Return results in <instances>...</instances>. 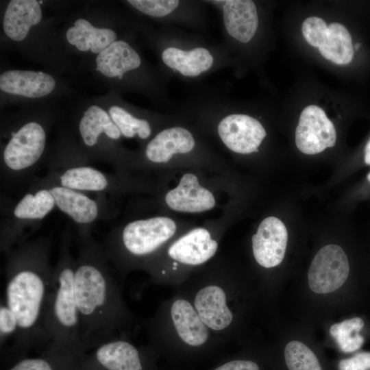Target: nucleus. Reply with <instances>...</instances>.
Here are the masks:
<instances>
[{
	"label": "nucleus",
	"mask_w": 370,
	"mask_h": 370,
	"mask_svg": "<svg viewBox=\"0 0 370 370\" xmlns=\"http://www.w3.org/2000/svg\"><path fill=\"white\" fill-rule=\"evenodd\" d=\"M167 206L175 211L199 212L212 208L215 204L213 195L198 182L193 173H186L178 186L166 195Z\"/></svg>",
	"instance_id": "nucleus-11"
},
{
	"label": "nucleus",
	"mask_w": 370,
	"mask_h": 370,
	"mask_svg": "<svg viewBox=\"0 0 370 370\" xmlns=\"http://www.w3.org/2000/svg\"><path fill=\"white\" fill-rule=\"evenodd\" d=\"M109 113L113 122L125 137L132 138L137 134L140 138L145 139L151 134V127L146 120L134 117L121 107H111Z\"/></svg>",
	"instance_id": "nucleus-28"
},
{
	"label": "nucleus",
	"mask_w": 370,
	"mask_h": 370,
	"mask_svg": "<svg viewBox=\"0 0 370 370\" xmlns=\"http://www.w3.org/2000/svg\"><path fill=\"white\" fill-rule=\"evenodd\" d=\"M365 325L363 319L356 317L333 324L330 333L338 349L343 353H352L360 349L365 339L360 334Z\"/></svg>",
	"instance_id": "nucleus-25"
},
{
	"label": "nucleus",
	"mask_w": 370,
	"mask_h": 370,
	"mask_svg": "<svg viewBox=\"0 0 370 370\" xmlns=\"http://www.w3.org/2000/svg\"><path fill=\"white\" fill-rule=\"evenodd\" d=\"M39 3H41V4H42V1H39Z\"/></svg>",
	"instance_id": "nucleus-38"
},
{
	"label": "nucleus",
	"mask_w": 370,
	"mask_h": 370,
	"mask_svg": "<svg viewBox=\"0 0 370 370\" xmlns=\"http://www.w3.org/2000/svg\"><path fill=\"white\" fill-rule=\"evenodd\" d=\"M53 273L42 264L12 265L8 271L4 302L18 321L12 343V351L17 354L45 343V310Z\"/></svg>",
	"instance_id": "nucleus-2"
},
{
	"label": "nucleus",
	"mask_w": 370,
	"mask_h": 370,
	"mask_svg": "<svg viewBox=\"0 0 370 370\" xmlns=\"http://www.w3.org/2000/svg\"><path fill=\"white\" fill-rule=\"evenodd\" d=\"M364 162L366 165L370 166V138L365 147Z\"/></svg>",
	"instance_id": "nucleus-35"
},
{
	"label": "nucleus",
	"mask_w": 370,
	"mask_h": 370,
	"mask_svg": "<svg viewBox=\"0 0 370 370\" xmlns=\"http://www.w3.org/2000/svg\"><path fill=\"white\" fill-rule=\"evenodd\" d=\"M77 360L74 370H143L139 350L130 342L112 338L92 347Z\"/></svg>",
	"instance_id": "nucleus-5"
},
{
	"label": "nucleus",
	"mask_w": 370,
	"mask_h": 370,
	"mask_svg": "<svg viewBox=\"0 0 370 370\" xmlns=\"http://www.w3.org/2000/svg\"><path fill=\"white\" fill-rule=\"evenodd\" d=\"M140 62V56L130 45L118 40L98 54L96 70L109 77L123 76L125 72L138 68Z\"/></svg>",
	"instance_id": "nucleus-19"
},
{
	"label": "nucleus",
	"mask_w": 370,
	"mask_h": 370,
	"mask_svg": "<svg viewBox=\"0 0 370 370\" xmlns=\"http://www.w3.org/2000/svg\"><path fill=\"white\" fill-rule=\"evenodd\" d=\"M56 85L54 79L42 72L12 70L0 75V88L3 92L37 98L49 94Z\"/></svg>",
	"instance_id": "nucleus-15"
},
{
	"label": "nucleus",
	"mask_w": 370,
	"mask_h": 370,
	"mask_svg": "<svg viewBox=\"0 0 370 370\" xmlns=\"http://www.w3.org/2000/svg\"><path fill=\"white\" fill-rule=\"evenodd\" d=\"M68 42L82 51L90 49L99 53L116 40L115 32L110 29L97 28L88 21L79 18L66 32Z\"/></svg>",
	"instance_id": "nucleus-22"
},
{
	"label": "nucleus",
	"mask_w": 370,
	"mask_h": 370,
	"mask_svg": "<svg viewBox=\"0 0 370 370\" xmlns=\"http://www.w3.org/2000/svg\"><path fill=\"white\" fill-rule=\"evenodd\" d=\"M139 11L154 17H163L172 12L180 3L177 0H130Z\"/></svg>",
	"instance_id": "nucleus-30"
},
{
	"label": "nucleus",
	"mask_w": 370,
	"mask_h": 370,
	"mask_svg": "<svg viewBox=\"0 0 370 370\" xmlns=\"http://www.w3.org/2000/svg\"><path fill=\"white\" fill-rule=\"evenodd\" d=\"M349 271V260L342 247L327 245L317 253L310 264L308 272L309 287L318 294L333 292L344 284Z\"/></svg>",
	"instance_id": "nucleus-4"
},
{
	"label": "nucleus",
	"mask_w": 370,
	"mask_h": 370,
	"mask_svg": "<svg viewBox=\"0 0 370 370\" xmlns=\"http://www.w3.org/2000/svg\"><path fill=\"white\" fill-rule=\"evenodd\" d=\"M318 49L323 58L336 64H347L354 56L350 34L338 23H332L328 26Z\"/></svg>",
	"instance_id": "nucleus-23"
},
{
	"label": "nucleus",
	"mask_w": 370,
	"mask_h": 370,
	"mask_svg": "<svg viewBox=\"0 0 370 370\" xmlns=\"http://www.w3.org/2000/svg\"><path fill=\"white\" fill-rule=\"evenodd\" d=\"M195 308L205 325L220 331L232 323L233 314L226 304V295L222 288L208 285L201 288L194 300Z\"/></svg>",
	"instance_id": "nucleus-13"
},
{
	"label": "nucleus",
	"mask_w": 370,
	"mask_h": 370,
	"mask_svg": "<svg viewBox=\"0 0 370 370\" xmlns=\"http://www.w3.org/2000/svg\"><path fill=\"white\" fill-rule=\"evenodd\" d=\"M56 202L49 190L43 189L27 194L17 204L14 216L21 219H40L54 207Z\"/></svg>",
	"instance_id": "nucleus-27"
},
{
	"label": "nucleus",
	"mask_w": 370,
	"mask_h": 370,
	"mask_svg": "<svg viewBox=\"0 0 370 370\" xmlns=\"http://www.w3.org/2000/svg\"><path fill=\"white\" fill-rule=\"evenodd\" d=\"M218 133L227 148L242 154L258 151L267 134L258 120L243 114H230L222 119Z\"/></svg>",
	"instance_id": "nucleus-8"
},
{
	"label": "nucleus",
	"mask_w": 370,
	"mask_h": 370,
	"mask_svg": "<svg viewBox=\"0 0 370 370\" xmlns=\"http://www.w3.org/2000/svg\"><path fill=\"white\" fill-rule=\"evenodd\" d=\"M45 132L35 122L23 125L6 145L3 160L7 166L18 171L36 163L41 156L45 145Z\"/></svg>",
	"instance_id": "nucleus-9"
},
{
	"label": "nucleus",
	"mask_w": 370,
	"mask_h": 370,
	"mask_svg": "<svg viewBox=\"0 0 370 370\" xmlns=\"http://www.w3.org/2000/svg\"><path fill=\"white\" fill-rule=\"evenodd\" d=\"M214 370H260V368L253 360H234L224 363Z\"/></svg>",
	"instance_id": "nucleus-34"
},
{
	"label": "nucleus",
	"mask_w": 370,
	"mask_h": 370,
	"mask_svg": "<svg viewBox=\"0 0 370 370\" xmlns=\"http://www.w3.org/2000/svg\"><path fill=\"white\" fill-rule=\"evenodd\" d=\"M79 128L83 140L88 146L94 145L102 132L112 139H118L121 134L107 112L97 106H90L84 112Z\"/></svg>",
	"instance_id": "nucleus-24"
},
{
	"label": "nucleus",
	"mask_w": 370,
	"mask_h": 370,
	"mask_svg": "<svg viewBox=\"0 0 370 370\" xmlns=\"http://www.w3.org/2000/svg\"><path fill=\"white\" fill-rule=\"evenodd\" d=\"M73 285L86 352L114 338L124 312L116 283L95 259L85 258L75 267Z\"/></svg>",
	"instance_id": "nucleus-1"
},
{
	"label": "nucleus",
	"mask_w": 370,
	"mask_h": 370,
	"mask_svg": "<svg viewBox=\"0 0 370 370\" xmlns=\"http://www.w3.org/2000/svg\"><path fill=\"white\" fill-rule=\"evenodd\" d=\"M218 243L204 228H196L175 241L168 254L173 260L188 265L201 264L216 253Z\"/></svg>",
	"instance_id": "nucleus-12"
},
{
	"label": "nucleus",
	"mask_w": 370,
	"mask_h": 370,
	"mask_svg": "<svg viewBox=\"0 0 370 370\" xmlns=\"http://www.w3.org/2000/svg\"><path fill=\"white\" fill-rule=\"evenodd\" d=\"M164 63L188 77H195L208 70L213 63L209 51L196 47L186 51L176 47H169L162 53Z\"/></svg>",
	"instance_id": "nucleus-20"
},
{
	"label": "nucleus",
	"mask_w": 370,
	"mask_h": 370,
	"mask_svg": "<svg viewBox=\"0 0 370 370\" xmlns=\"http://www.w3.org/2000/svg\"><path fill=\"white\" fill-rule=\"evenodd\" d=\"M49 191L56 205L77 223H88L97 218V205L87 196L63 186H55Z\"/></svg>",
	"instance_id": "nucleus-21"
},
{
	"label": "nucleus",
	"mask_w": 370,
	"mask_h": 370,
	"mask_svg": "<svg viewBox=\"0 0 370 370\" xmlns=\"http://www.w3.org/2000/svg\"><path fill=\"white\" fill-rule=\"evenodd\" d=\"M223 3V21L227 33L241 42L254 37L258 25L256 5L250 0H227Z\"/></svg>",
	"instance_id": "nucleus-14"
},
{
	"label": "nucleus",
	"mask_w": 370,
	"mask_h": 370,
	"mask_svg": "<svg viewBox=\"0 0 370 370\" xmlns=\"http://www.w3.org/2000/svg\"><path fill=\"white\" fill-rule=\"evenodd\" d=\"M73 367L66 360L45 353L40 357L23 358L7 370H73Z\"/></svg>",
	"instance_id": "nucleus-29"
},
{
	"label": "nucleus",
	"mask_w": 370,
	"mask_h": 370,
	"mask_svg": "<svg viewBox=\"0 0 370 370\" xmlns=\"http://www.w3.org/2000/svg\"><path fill=\"white\" fill-rule=\"evenodd\" d=\"M18 325L16 316L4 301L0 306V341L1 347L10 338H15L18 333Z\"/></svg>",
	"instance_id": "nucleus-32"
},
{
	"label": "nucleus",
	"mask_w": 370,
	"mask_h": 370,
	"mask_svg": "<svg viewBox=\"0 0 370 370\" xmlns=\"http://www.w3.org/2000/svg\"><path fill=\"white\" fill-rule=\"evenodd\" d=\"M360 47V43H357V44H356V45H355V49H356V50H358V49H359Z\"/></svg>",
	"instance_id": "nucleus-36"
},
{
	"label": "nucleus",
	"mask_w": 370,
	"mask_h": 370,
	"mask_svg": "<svg viewBox=\"0 0 370 370\" xmlns=\"http://www.w3.org/2000/svg\"><path fill=\"white\" fill-rule=\"evenodd\" d=\"M328 29L326 23L321 18L312 16L302 23L301 31L308 44L318 48L321 45Z\"/></svg>",
	"instance_id": "nucleus-31"
},
{
	"label": "nucleus",
	"mask_w": 370,
	"mask_h": 370,
	"mask_svg": "<svg viewBox=\"0 0 370 370\" xmlns=\"http://www.w3.org/2000/svg\"><path fill=\"white\" fill-rule=\"evenodd\" d=\"M338 370H370V352H360L351 357L341 359Z\"/></svg>",
	"instance_id": "nucleus-33"
},
{
	"label": "nucleus",
	"mask_w": 370,
	"mask_h": 370,
	"mask_svg": "<svg viewBox=\"0 0 370 370\" xmlns=\"http://www.w3.org/2000/svg\"><path fill=\"white\" fill-rule=\"evenodd\" d=\"M288 242V232L282 221L275 217L265 218L252 236L256 261L264 268L279 265L283 260Z\"/></svg>",
	"instance_id": "nucleus-10"
},
{
	"label": "nucleus",
	"mask_w": 370,
	"mask_h": 370,
	"mask_svg": "<svg viewBox=\"0 0 370 370\" xmlns=\"http://www.w3.org/2000/svg\"><path fill=\"white\" fill-rule=\"evenodd\" d=\"M74 269L63 262L54 272L45 320V353L73 365L86 352L74 293Z\"/></svg>",
	"instance_id": "nucleus-3"
},
{
	"label": "nucleus",
	"mask_w": 370,
	"mask_h": 370,
	"mask_svg": "<svg viewBox=\"0 0 370 370\" xmlns=\"http://www.w3.org/2000/svg\"><path fill=\"white\" fill-rule=\"evenodd\" d=\"M194 146V138L188 130L172 127L158 134L148 143L145 153L153 162H166L173 154L188 153Z\"/></svg>",
	"instance_id": "nucleus-17"
},
{
	"label": "nucleus",
	"mask_w": 370,
	"mask_h": 370,
	"mask_svg": "<svg viewBox=\"0 0 370 370\" xmlns=\"http://www.w3.org/2000/svg\"><path fill=\"white\" fill-rule=\"evenodd\" d=\"M367 180L370 183V172L367 175Z\"/></svg>",
	"instance_id": "nucleus-37"
},
{
	"label": "nucleus",
	"mask_w": 370,
	"mask_h": 370,
	"mask_svg": "<svg viewBox=\"0 0 370 370\" xmlns=\"http://www.w3.org/2000/svg\"><path fill=\"white\" fill-rule=\"evenodd\" d=\"M336 140L334 126L325 112L317 106L306 107L295 131L298 149L305 154L314 155L334 146Z\"/></svg>",
	"instance_id": "nucleus-7"
},
{
	"label": "nucleus",
	"mask_w": 370,
	"mask_h": 370,
	"mask_svg": "<svg viewBox=\"0 0 370 370\" xmlns=\"http://www.w3.org/2000/svg\"><path fill=\"white\" fill-rule=\"evenodd\" d=\"M176 231L170 218L157 217L128 223L122 234L125 249L131 254L143 256L151 254L171 238Z\"/></svg>",
	"instance_id": "nucleus-6"
},
{
	"label": "nucleus",
	"mask_w": 370,
	"mask_h": 370,
	"mask_svg": "<svg viewBox=\"0 0 370 370\" xmlns=\"http://www.w3.org/2000/svg\"><path fill=\"white\" fill-rule=\"evenodd\" d=\"M42 18L39 3L35 0L10 1L5 12L3 26L6 35L13 40L21 41L30 27Z\"/></svg>",
	"instance_id": "nucleus-18"
},
{
	"label": "nucleus",
	"mask_w": 370,
	"mask_h": 370,
	"mask_svg": "<svg viewBox=\"0 0 370 370\" xmlns=\"http://www.w3.org/2000/svg\"><path fill=\"white\" fill-rule=\"evenodd\" d=\"M62 186L73 190L99 191L105 189L108 180L98 170L91 167H75L60 176Z\"/></svg>",
	"instance_id": "nucleus-26"
},
{
	"label": "nucleus",
	"mask_w": 370,
	"mask_h": 370,
	"mask_svg": "<svg viewBox=\"0 0 370 370\" xmlns=\"http://www.w3.org/2000/svg\"><path fill=\"white\" fill-rule=\"evenodd\" d=\"M171 317L178 336L185 343L199 347L207 341L208 327L187 300L175 301L171 307Z\"/></svg>",
	"instance_id": "nucleus-16"
}]
</instances>
